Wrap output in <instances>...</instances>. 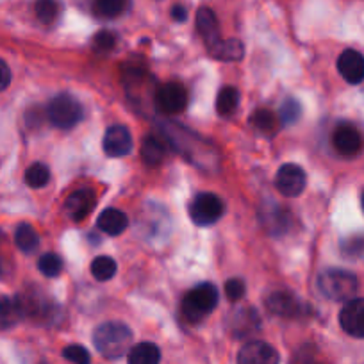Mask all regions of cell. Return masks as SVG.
Returning a JSON list of instances; mask_svg holds the SVG:
<instances>
[{
  "mask_svg": "<svg viewBox=\"0 0 364 364\" xmlns=\"http://www.w3.org/2000/svg\"><path fill=\"white\" fill-rule=\"evenodd\" d=\"M15 243L23 254H33V252L40 247V236H38V232L34 230L33 225L22 223V225H18V229H16L15 232Z\"/></svg>",
  "mask_w": 364,
  "mask_h": 364,
  "instance_id": "cell-22",
  "label": "cell"
},
{
  "mask_svg": "<svg viewBox=\"0 0 364 364\" xmlns=\"http://www.w3.org/2000/svg\"><path fill=\"white\" fill-rule=\"evenodd\" d=\"M266 307L272 314L288 320H295L306 313L304 304L289 291H275L266 299Z\"/></svg>",
  "mask_w": 364,
  "mask_h": 364,
  "instance_id": "cell-9",
  "label": "cell"
},
{
  "mask_svg": "<svg viewBox=\"0 0 364 364\" xmlns=\"http://www.w3.org/2000/svg\"><path fill=\"white\" fill-rule=\"evenodd\" d=\"M338 72L348 84H360L364 80V55L346 48L338 59Z\"/></svg>",
  "mask_w": 364,
  "mask_h": 364,
  "instance_id": "cell-13",
  "label": "cell"
},
{
  "mask_svg": "<svg viewBox=\"0 0 364 364\" xmlns=\"http://www.w3.org/2000/svg\"><path fill=\"white\" fill-rule=\"evenodd\" d=\"M48 181H50V170H48L47 164L43 163H34L27 168L26 171V182L27 186L31 188H43L47 186Z\"/></svg>",
  "mask_w": 364,
  "mask_h": 364,
  "instance_id": "cell-28",
  "label": "cell"
},
{
  "mask_svg": "<svg viewBox=\"0 0 364 364\" xmlns=\"http://www.w3.org/2000/svg\"><path fill=\"white\" fill-rule=\"evenodd\" d=\"M218 289L211 282H202L197 288L191 289L182 300V316L191 323H198L204 320L215 307L218 306Z\"/></svg>",
  "mask_w": 364,
  "mask_h": 364,
  "instance_id": "cell-3",
  "label": "cell"
},
{
  "mask_svg": "<svg viewBox=\"0 0 364 364\" xmlns=\"http://www.w3.org/2000/svg\"><path fill=\"white\" fill-rule=\"evenodd\" d=\"M95 191L93 190H79L73 191L65 202V211L73 222H80L86 218L91 213V209L95 208Z\"/></svg>",
  "mask_w": 364,
  "mask_h": 364,
  "instance_id": "cell-14",
  "label": "cell"
},
{
  "mask_svg": "<svg viewBox=\"0 0 364 364\" xmlns=\"http://www.w3.org/2000/svg\"><path fill=\"white\" fill-rule=\"evenodd\" d=\"M281 357L272 345L264 341H248L237 353V364H279Z\"/></svg>",
  "mask_w": 364,
  "mask_h": 364,
  "instance_id": "cell-8",
  "label": "cell"
},
{
  "mask_svg": "<svg viewBox=\"0 0 364 364\" xmlns=\"http://www.w3.org/2000/svg\"><path fill=\"white\" fill-rule=\"evenodd\" d=\"M225 213L222 198L216 197L215 193H198L190 204V216L193 223L200 227L213 225L218 222Z\"/></svg>",
  "mask_w": 364,
  "mask_h": 364,
  "instance_id": "cell-5",
  "label": "cell"
},
{
  "mask_svg": "<svg viewBox=\"0 0 364 364\" xmlns=\"http://www.w3.org/2000/svg\"><path fill=\"white\" fill-rule=\"evenodd\" d=\"M259 328H261V318H259L257 311L252 309V307H245V309H240L232 314L230 332H232L234 338H250L255 332H259Z\"/></svg>",
  "mask_w": 364,
  "mask_h": 364,
  "instance_id": "cell-15",
  "label": "cell"
},
{
  "mask_svg": "<svg viewBox=\"0 0 364 364\" xmlns=\"http://www.w3.org/2000/svg\"><path fill=\"white\" fill-rule=\"evenodd\" d=\"M339 248H341V254L346 259L364 257V234H353V236L345 237Z\"/></svg>",
  "mask_w": 364,
  "mask_h": 364,
  "instance_id": "cell-29",
  "label": "cell"
},
{
  "mask_svg": "<svg viewBox=\"0 0 364 364\" xmlns=\"http://www.w3.org/2000/svg\"><path fill=\"white\" fill-rule=\"evenodd\" d=\"M300 114H302V107H300V104L295 99H288L281 106V122L284 125L295 124L300 118Z\"/></svg>",
  "mask_w": 364,
  "mask_h": 364,
  "instance_id": "cell-32",
  "label": "cell"
},
{
  "mask_svg": "<svg viewBox=\"0 0 364 364\" xmlns=\"http://www.w3.org/2000/svg\"><path fill=\"white\" fill-rule=\"evenodd\" d=\"M93 45H95L97 50L107 52L117 45V34L111 33V31H100L95 38H93Z\"/></svg>",
  "mask_w": 364,
  "mask_h": 364,
  "instance_id": "cell-35",
  "label": "cell"
},
{
  "mask_svg": "<svg viewBox=\"0 0 364 364\" xmlns=\"http://www.w3.org/2000/svg\"><path fill=\"white\" fill-rule=\"evenodd\" d=\"M97 225L102 232L109 234V236H120L129 225V220L127 215L120 209H104L102 213L99 215V220H97Z\"/></svg>",
  "mask_w": 364,
  "mask_h": 364,
  "instance_id": "cell-18",
  "label": "cell"
},
{
  "mask_svg": "<svg viewBox=\"0 0 364 364\" xmlns=\"http://www.w3.org/2000/svg\"><path fill=\"white\" fill-rule=\"evenodd\" d=\"M197 31L200 34V38L204 40L205 47L213 48L216 43L222 41L220 36V26L218 18H216L215 11H211L209 8H200L197 13Z\"/></svg>",
  "mask_w": 364,
  "mask_h": 364,
  "instance_id": "cell-16",
  "label": "cell"
},
{
  "mask_svg": "<svg viewBox=\"0 0 364 364\" xmlns=\"http://www.w3.org/2000/svg\"><path fill=\"white\" fill-rule=\"evenodd\" d=\"M332 145L343 156H355L363 149V136L353 125L341 124L332 134Z\"/></svg>",
  "mask_w": 364,
  "mask_h": 364,
  "instance_id": "cell-12",
  "label": "cell"
},
{
  "mask_svg": "<svg viewBox=\"0 0 364 364\" xmlns=\"http://www.w3.org/2000/svg\"><path fill=\"white\" fill-rule=\"evenodd\" d=\"M245 291H247V288H245V282L241 279H230V281H227L225 295L230 302H240L245 296Z\"/></svg>",
  "mask_w": 364,
  "mask_h": 364,
  "instance_id": "cell-34",
  "label": "cell"
},
{
  "mask_svg": "<svg viewBox=\"0 0 364 364\" xmlns=\"http://www.w3.org/2000/svg\"><path fill=\"white\" fill-rule=\"evenodd\" d=\"M360 202H363V211H364V193H363V198H360Z\"/></svg>",
  "mask_w": 364,
  "mask_h": 364,
  "instance_id": "cell-39",
  "label": "cell"
},
{
  "mask_svg": "<svg viewBox=\"0 0 364 364\" xmlns=\"http://www.w3.org/2000/svg\"><path fill=\"white\" fill-rule=\"evenodd\" d=\"M171 18H173L175 22H184V20L188 18L186 8H182V6H173V8H171Z\"/></svg>",
  "mask_w": 364,
  "mask_h": 364,
  "instance_id": "cell-38",
  "label": "cell"
},
{
  "mask_svg": "<svg viewBox=\"0 0 364 364\" xmlns=\"http://www.w3.org/2000/svg\"><path fill=\"white\" fill-rule=\"evenodd\" d=\"M339 323L346 334L364 338V299H352L339 313Z\"/></svg>",
  "mask_w": 364,
  "mask_h": 364,
  "instance_id": "cell-10",
  "label": "cell"
},
{
  "mask_svg": "<svg viewBox=\"0 0 364 364\" xmlns=\"http://www.w3.org/2000/svg\"><path fill=\"white\" fill-rule=\"evenodd\" d=\"M93 343L106 359H118L132 348V331L124 321H106L93 332Z\"/></svg>",
  "mask_w": 364,
  "mask_h": 364,
  "instance_id": "cell-1",
  "label": "cell"
},
{
  "mask_svg": "<svg viewBox=\"0 0 364 364\" xmlns=\"http://www.w3.org/2000/svg\"><path fill=\"white\" fill-rule=\"evenodd\" d=\"M11 82V70H9L8 63L0 59V91H4Z\"/></svg>",
  "mask_w": 364,
  "mask_h": 364,
  "instance_id": "cell-37",
  "label": "cell"
},
{
  "mask_svg": "<svg viewBox=\"0 0 364 364\" xmlns=\"http://www.w3.org/2000/svg\"><path fill=\"white\" fill-rule=\"evenodd\" d=\"M289 364H316V359H314V352L311 346H304L302 350L293 355L291 363Z\"/></svg>",
  "mask_w": 364,
  "mask_h": 364,
  "instance_id": "cell-36",
  "label": "cell"
},
{
  "mask_svg": "<svg viewBox=\"0 0 364 364\" xmlns=\"http://www.w3.org/2000/svg\"><path fill=\"white\" fill-rule=\"evenodd\" d=\"M156 106L166 114L182 113L188 106V91L178 82H166L156 91Z\"/></svg>",
  "mask_w": 364,
  "mask_h": 364,
  "instance_id": "cell-7",
  "label": "cell"
},
{
  "mask_svg": "<svg viewBox=\"0 0 364 364\" xmlns=\"http://www.w3.org/2000/svg\"><path fill=\"white\" fill-rule=\"evenodd\" d=\"M161 352L154 343H139L134 345L127 353L129 364H159Z\"/></svg>",
  "mask_w": 364,
  "mask_h": 364,
  "instance_id": "cell-21",
  "label": "cell"
},
{
  "mask_svg": "<svg viewBox=\"0 0 364 364\" xmlns=\"http://www.w3.org/2000/svg\"><path fill=\"white\" fill-rule=\"evenodd\" d=\"M38 268L45 277H58L63 269V259L54 252H47L38 261Z\"/></svg>",
  "mask_w": 364,
  "mask_h": 364,
  "instance_id": "cell-30",
  "label": "cell"
},
{
  "mask_svg": "<svg viewBox=\"0 0 364 364\" xmlns=\"http://www.w3.org/2000/svg\"><path fill=\"white\" fill-rule=\"evenodd\" d=\"M47 117L58 129H72L82 120V106L68 93L54 97L47 106Z\"/></svg>",
  "mask_w": 364,
  "mask_h": 364,
  "instance_id": "cell-4",
  "label": "cell"
},
{
  "mask_svg": "<svg viewBox=\"0 0 364 364\" xmlns=\"http://www.w3.org/2000/svg\"><path fill=\"white\" fill-rule=\"evenodd\" d=\"M104 152L109 157H124L131 154L132 146V136L125 125H111L104 136Z\"/></svg>",
  "mask_w": 364,
  "mask_h": 364,
  "instance_id": "cell-11",
  "label": "cell"
},
{
  "mask_svg": "<svg viewBox=\"0 0 364 364\" xmlns=\"http://www.w3.org/2000/svg\"><path fill=\"white\" fill-rule=\"evenodd\" d=\"M129 0H93V9L100 18H117L127 8Z\"/></svg>",
  "mask_w": 364,
  "mask_h": 364,
  "instance_id": "cell-26",
  "label": "cell"
},
{
  "mask_svg": "<svg viewBox=\"0 0 364 364\" xmlns=\"http://www.w3.org/2000/svg\"><path fill=\"white\" fill-rule=\"evenodd\" d=\"M117 273V262L114 259L107 257V255H100V257L93 259L91 262V275L100 282H106L114 277Z\"/></svg>",
  "mask_w": 364,
  "mask_h": 364,
  "instance_id": "cell-25",
  "label": "cell"
},
{
  "mask_svg": "<svg viewBox=\"0 0 364 364\" xmlns=\"http://www.w3.org/2000/svg\"><path fill=\"white\" fill-rule=\"evenodd\" d=\"M269 215H273V218L266 215V227H268L273 234H281L288 229L289 215L286 213V209L277 208L275 211H269Z\"/></svg>",
  "mask_w": 364,
  "mask_h": 364,
  "instance_id": "cell-31",
  "label": "cell"
},
{
  "mask_svg": "<svg viewBox=\"0 0 364 364\" xmlns=\"http://www.w3.org/2000/svg\"><path fill=\"white\" fill-rule=\"evenodd\" d=\"M208 52L213 55V58L218 59V61L232 63V61H240V59H243L245 47L240 40L230 38V40H222L220 43H216L215 47L209 48Z\"/></svg>",
  "mask_w": 364,
  "mask_h": 364,
  "instance_id": "cell-20",
  "label": "cell"
},
{
  "mask_svg": "<svg viewBox=\"0 0 364 364\" xmlns=\"http://www.w3.org/2000/svg\"><path fill=\"white\" fill-rule=\"evenodd\" d=\"M34 11H36L38 20L45 26H50L58 20L59 13H61V6L58 0H36L34 4Z\"/></svg>",
  "mask_w": 364,
  "mask_h": 364,
  "instance_id": "cell-27",
  "label": "cell"
},
{
  "mask_svg": "<svg viewBox=\"0 0 364 364\" xmlns=\"http://www.w3.org/2000/svg\"><path fill=\"white\" fill-rule=\"evenodd\" d=\"M63 357L72 364H91L90 352L80 345H70L63 350Z\"/></svg>",
  "mask_w": 364,
  "mask_h": 364,
  "instance_id": "cell-33",
  "label": "cell"
},
{
  "mask_svg": "<svg viewBox=\"0 0 364 364\" xmlns=\"http://www.w3.org/2000/svg\"><path fill=\"white\" fill-rule=\"evenodd\" d=\"M237 104H240V93H237L236 87L225 86L218 93L216 109H218V114H222V117H230L237 109Z\"/></svg>",
  "mask_w": 364,
  "mask_h": 364,
  "instance_id": "cell-24",
  "label": "cell"
},
{
  "mask_svg": "<svg viewBox=\"0 0 364 364\" xmlns=\"http://www.w3.org/2000/svg\"><path fill=\"white\" fill-rule=\"evenodd\" d=\"M23 318V307L18 296L0 295V331L15 327Z\"/></svg>",
  "mask_w": 364,
  "mask_h": 364,
  "instance_id": "cell-17",
  "label": "cell"
},
{
  "mask_svg": "<svg viewBox=\"0 0 364 364\" xmlns=\"http://www.w3.org/2000/svg\"><path fill=\"white\" fill-rule=\"evenodd\" d=\"M252 127L257 129L259 132L266 136H273L279 131V120L277 117L272 113L269 109H257L250 117Z\"/></svg>",
  "mask_w": 364,
  "mask_h": 364,
  "instance_id": "cell-23",
  "label": "cell"
},
{
  "mask_svg": "<svg viewBox=\"0 0 364 364\" xmlns=\"http://www.w3.org/2000/svg\"><path fill=\"white\" fill-rule=\"evenodd\" d=\"M307 186V175L299 164H284L279 168L275 177V188L282 197H299L304 193Z\"/></svg>",
  "mask_w": 364,
  "mask_h": 364,
  "instance_id": "cell-6",
  "label": "cell"
},
{
  "mask_svg": "<svg viewBox=\"0 0 364 364\" xmlns=\"http://www.w3.org/2000/svg\"><path fill=\"white\" fill-rule=\"evenodd\" d=\"M166 145L163 139L156 138V136H146L141 143V159L146 166L156 168L166 159Z\"/></svg>",
  "mask_w": 364,
  "mask_h": 364,
  "instance_id": "cell-19",
  "label": "cell"
},
{
  "mask_svg": "<svg viewBox=\"0 0 364 364\" xmlns=\"http://www.w3.org/2000/svg\"><path fill=\"white\" fill-rule=\"evenodd\" d=\"M357 288V277L352 272L339 268H328L320 273L318 277V289L321 295L327 296L328 300L334 302H348L355 296Z\"/></svg>",
  "mask_w": 364,
  "mask_h": 364,
  "instance_id": "cell-2",
  "label": "cell"
}]
</instances>
